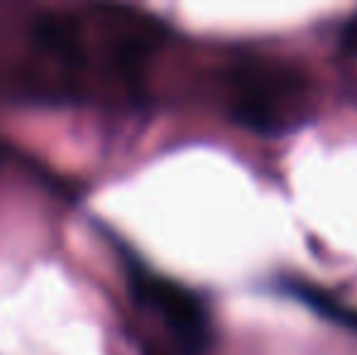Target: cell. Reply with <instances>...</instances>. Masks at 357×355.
I'll use <instances>...</instances> for the list:
<instances>
[{
  "mask_svg": "<svg viewBox=\"0 0 357 355\" xmlns=\"http://www.w3.org/2000/svg\"><path fill=\"white\" fill-rule=\"evenodd\" d=\"M134 292L144 304L160 314L188 353H199L207 346L209 322L202 302L190 289L173 280L155 278L144 270L134 273Z\"/></svg>",
  "mask_w": 357,
  "mask_h": 355,
  "instance_id": "obj_1",
  "label": "cell"
},
{
  "mask_svg": "<svg viewBox=\"0 0 357 355\" xmlns=\"http://www.w3.org/2000/svg\"><path fill=\"white\" fill-rule=\"evenodd\" d=\"M284 98L301 95V81L296 76L268 73L255 76V83L243 88L234 105V119L260 134H278L289 129V119H296V105L282 103Z\"/></svg>",
  "mask_w": 357,
  "mask_h": 355,
  "instance_id": "obj_2",
  "label": "cell"
},
{
  "mask_svg": "<svg viewBox=\"0 0 357 355\" xmlns=\"http://www.w3.org/2000/svg\"><path fill=\"white\" fill-rule=\"evenodd\" d=\"M280 287H282L289 297L299 299L306 307H311L319 317L328 319V322L357 333V309L345 304L343 299H338L335 294H331L328 289H321V287H316V285L304 282V280H294V278L282 280Z\"/></svg>",
  "mask_w": 357,
  "mask_h": 355,
  "instance_id": "obj_3",
  "label": "cell"
},
{
  "mask_svg": "<svg viewBox=\"0 0 357 355\" xmlns=\"http://www.w3.org/2000/svg\"><path fill=\"white\" fill-rule=\"evenodd\" d=\"M340 47H343L345 54L357 56V13L345 22L343 32H340Z\"/></svg>",
  "mask_w": 357,
  "mask_h": 355,
  "instance_id": "obj_4",
  "label": "cell"
}]
</instances>
